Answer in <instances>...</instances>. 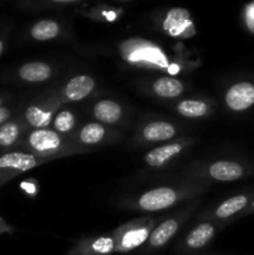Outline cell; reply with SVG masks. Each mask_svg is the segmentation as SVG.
Here are the masks:
<instances>
[{"label": "cell", "mask_w": 254, "mask_h": 255, "mask_svg": "<svg viewBox=\"0 0 254 255\" xmlns=\"http://www.w3.org/2000/svg\"><path fill=\"white\" fill-rule=\"evenodd\" d=\"M9 117V111L6 109H0V124Z\"/></svg>", "instance_id": "obj_25"}, {"label": "cell", "mask_w": 254, "mask_h": 255, "mask_svg": "<svg viewBox=\"0 0 254 255\" xmlns=\"http://www.w3.org/2000/svg\"><path fill=\"white\" fill-rule=\"evenodd\" d=\"M19 75L25 81L41 82L49 79L51 75V69L49 65L44 62H29L21 66V69L19 70Z\"/></svg>", "instance_id": "obj_7"}, {"label": "cell", "mask_w": 254, "mask_h": 255, "mask_svg": "<svg viewBox=\"0 0 254 255\" xmlns=\"http://www.w3.org/2000/svg\"><path fill=\"white\" fill-rule=\"evenodd\" d=\"M60 31V27L57 22L52 20H41L36 22L31 29V35L35 40L45 41V40L54 39Z\"/></svg>", "instance_id": "obj_16"}, {"label": "cell", "mask_w": 254, "mask_h": 255, "mask_svg": "<svg viewBox=\"0 0 254 255\" xmlns=\"http://www.w3.org/2000/svg\"><path fill=\"white\" fill-rule=\"evenodd\" d=\"M115 248V243L111 238H99L92 243L91 249L97 254H110Z\"/></svg>", "instance_id": "obj_23"}, {"label": "cell", "mask_w": 254, "mask_h": 255, "mask_svg": "<svg viewBox=\"0 0 254 255\" xmlns=\"http://www.w3.org/2000/svg\"><path fill=\"white\" fill-rule=\"evenodd\" d=\"M181 149V144H167V146L158 147V148H154L152 151H149L146 154V157H144V159H146L147 164H149V166L159 167L164 162L168 161L169 158H172L177 153H179Z\"/></svg>", "instance_id": "obj_10"}, {"label": "cell", "mask_w": 254, "mask_h": 255, "mask_svg": "<svg viewBox=\"0 0 254 255\" xmlns=\"http://www.w3.org/2000/svg\"><path fill=\"white\" fill-rule=\"evenodd\" d=\"M163 27L172 36H179L188 27H192L189 20V12L182 7H173L167 12V16L163 21Z\"/></svg>", "instance_id": "obj_3"}, {"label": "cell", "mask_w": 254, "mask_h": 255, "mask_svg": "<svg viewBox=\"0 0 254 255\" xmlns=\"http://www.w3.org/2000/svg\"><path fill=\"white\" fill-rule=\"evenodd\" d=\"M248 203V198L247 196H236L232 197V198L224 201L221 206L217 208V217L221 219H226L232 217L233 214L238 213L239 211L244 208Z\"/></svg>", "instance_id": "obj_15"}, {"label": "cell", "mask_w": 254, "mask_h": 255, "mask_svg": "<svg viewBox=\"0 0 254 255\" xmlns=\"http://www.w3.org/2000/svg\"><path fill=\"white\" fill-rule=\"evenodd\" d=\"M148 237V231L146 228L134 229V231L128 232L124 236L121 241V249L122 251H131L136 247L141 246Z\"/></svg>", "instance_id": "obj_19"}, {"label": "cell", "mask_w": 254, "mask_h": 255, "mask_svg": "<svg viewBox=\"0 0 254 255\" xmlns=\"http://www.w3.org/2000/svg\"><path fill=\"white\" fill-rule=\"evenodd\" d=\"M94 114L97 120L105 124H114L121 117V107L114 101L102 100L97 102L94 109Z\"/></svg>", "instance_id": "obj_11"}, {"label": "cell", "mask_w": 254, "mask_h": 255, "mask_svg": "<svg viewBox=\"0 0 254 255\" xmlns=\"http://www.w3.org/2000/svg\"><path fill=\"white\" fill-rule=\"evenodd\" d=\"M19 134V128L15 124H5L0 127V144L1 146H10L14 143Z\"/></svg>", "instance_id": "obj_21"}, {"label": "cell", "mask_w": 254, "mask_h": 255, "mask_svg": "<svg viewBox=\"0 0 254 255\" xmlns=\"http://www.w3.org/2000/svg\"><path fill=\"white\" fill-rule=\"evenodd\" d=\"M177 110L179 114L186 117H201L207 114L208 106L198 100H186L177 106Z\"/></svg>", "instance_id": "obj_17"}, {"label": "cell", "mask_w": 254, "mask_h": 255, "mask_svg": "<svg viewBox=\"0 0 254 255\" xmlns=\"http://www.w3.org/2000/svg\"><path fill=\"white\" fill-rule=\"evenodd\" d=\"M226 102L233 111H244L254 105V85L251 82H238L226 94Z\"/></svg>", "instance_id": "obj_1"}, {"label": "cell", "mask_w": 254, "mask_h": 255, "mask_svg": "<svg viewBox=\"0 0 254 255\" xmlns=\"http://www.w3.org/2000/svg\"><path fill=\"white\" fill-rule=\"evenodd\" d=\"M105 136V128L100 124H89L80 132V138L84 143H97Z\"/></svg>", "instance_id": "obj_20"}, {"label": "cell", "mask_w": 254, "mask_h": 255, "mask_svg": "<svg viewBox=\"0 0 254 255\" xmlns=\"http://www.w3.org/2000/svg\"><path fill=\"white\" fill-rule=\"evenodd\" d=\"M177 194L173 189L166 188H156L147 192L139 198L138 204L143 211H161L171 207L176 202Z\"/></svg>", "instance_id": "obj_2"}, {"label": "cell", "mask_w": 254, "mask_h": 255, "mask_svg": "<svg viewBox=\"0 0 254 255\" xmlns=\"http://www.w3.org/2000/svg\"><path fill=\"white\" fill-rule=\"evenodd\" d=\"M1 51H2V44L1 41H0V54H1Z\"/></svg>", "instance_id": "obj_26"}, {"label": "cell", "mask_w": 254, "mask_h": 255, "mask_svg": "<svg viewBox=\"0 0 254 255\" xmlns=\"http://www.w3.org/2000/svg\"><path fill=\"white\" fill-rule=\"evenodd\" d=\"M178 229V223L174 219H168L159 224L149 236V243L153 247H162L174 236Z\"/></svg>", "instance_id": "obj_12"}, {"label": "cell", "mask_w": 254, "mask_h": 255, "mask_svg": "<svg viewBox=\"0 0 254 255\" xmlns=\"http://www.w3.org/2000/svg\"><path fill=\"white\" fill-rule=\"evenodd\" d=\"M37 164L31 154L7 153L0 158V168H15L20 171H29Z\"/></svg>", "instance_id": "obj_8"}, {"label": "cell", "mask_w": 254, "mask_h": 255, "mask_svg": "<svg viewBox=\"0 0 254 255\" xmlns=\"http://www.w3.org/2000/svg\"><path fill=\"white\" fill-rule=\"evenodd\" d=\"M252 208H253V209H254V201H253V202H252Z\"/></svg>", "instance_id": "obj_27"}, {"label": "cell", "mask_w": 254, "mask_h": 255, "mask_svg": "<svg viewBox=\"0 0 254 255\" xmlns=\"http://www.w3.org/2000/svg\"><path fill=\"white\" fill-rule=\"evenodd\" d=\"M94 87L95 81L92 77L80 75L67 82L66 87H65V95L70 101H80V100L85 99L94 90Z\"/></svg>", "instance_id": "obj_4"}, {"label": "cell", "mask_w": 254, "mask_h": 255, "mask_svg": "<svg viewBox=\"0 0 254 255\" xmlns=\"http://www.w3.org/2000/svg\"><path fill=\"white\" fill-rule=\"evenodd\" d=\"M26 120L31 126L36 128H44L51 121V112L44 111L36 106H31L26 110Z\"/></svg>", "instance_id": "obj_18"}, {"label": "cell", "mask_w": 254, "mask_h": 255, "mask_svg": "<svg viewBox=\"0 0 254 255\" xmlns=\"http://www.w3.org/2000/svg\"><path fill=\"white\" fill-rule=\"evenodd\" d=\"M214 234V228L213 226L208 223H203L197 226L193 231L189 233V236L187 237V246L189 248H202L203 246H206L209 241L212 239Z\"/></svg>", "instance_id": "obj_13"}, {"label": "cell", "mask_w": 254, "mask_h": 255, "mask_svg": "<svg viewBox=\"0 0 254 255\" xmlns=\"http://www.w3.org/2000/svg\"><path fill=\"white\" fill-rule=\"evenodd\" d=\"M29 142L35 151L45 152L59 148L61 139L56 132L50 129H36L30 134Z\"/></svg>", "instance_id": "obj_6"}, {"label": "cell", "mask_w": 254, "mask_h": 255, "mask_svg": "<svg viewBox=\"0 0 254 255\" xmlns=\"http://www.w3.org/2000/svg\"><path fill=\"white\" fill-rule=\"evenodd\" d=\"M55 127L57 131L60 132H67L74 127L75 125V117L71 112L69 111H61L56 116L54 122Z\"/></svg>", "instance_id": "obj_22"}, {"label": "cell", "mask_w": 254, "mask_h": 255, "mask_svg": "<svg viewBox=\"0 0 254 255\" xmlns=\"http://www.w3.org/2000/svg\"><path fill=\"white\" fill-rule=\"evenodd\" d=\"M176 133V129L168 122L158 121L152 122L147 125L143 129L144 138L148 141H166V139L172 138Z\"/></svg>", "instance_id": "obj_9"}, {"label": "cell", "mask_w": 254, "mask_h": 255, "mask_svg": "<svg viewBox=\"0 0 254 255\" xmlns=\"http://www.w3.org/2000/svg\"><path fill=\"white\" fill-rule=\"evenodd\" d=\"M248 22L251 25V27L254 29V5H252L248 10Z\"/></svg>", "instance_id": "obj_24"}, {"label": "cell", "mask_w": 254, "mask_h": 255, "mask_svg": "<svg viewBox=\"0 0 254 255\" xmlns=\"http://www.w3.org/2000/svg\"><path fill=\"white\" fill-rule=\"evenodd\" d=\"M153 90L158 96L171 99V97L179 96L183 92V85L178 80L172 77H162L154 82Z\"/></svg>", "instance_id": "obj_14"}, {"label": "cell", "mask_w": 254, "mask_h": 255, "mask_svg": "<svg viewBox=\"0 0 254 255\" xmlns=\"http://www.w3.org/2000/svg\"><path fill=\"white\" fill-rule=\"evenodd\" d=\"M243 168L241 164L232 161L216 162L209 168V174L212 178L222 182L237 181L243 176Z\"/></svg>", "instance_id": "obj_5"}]
</instances>
